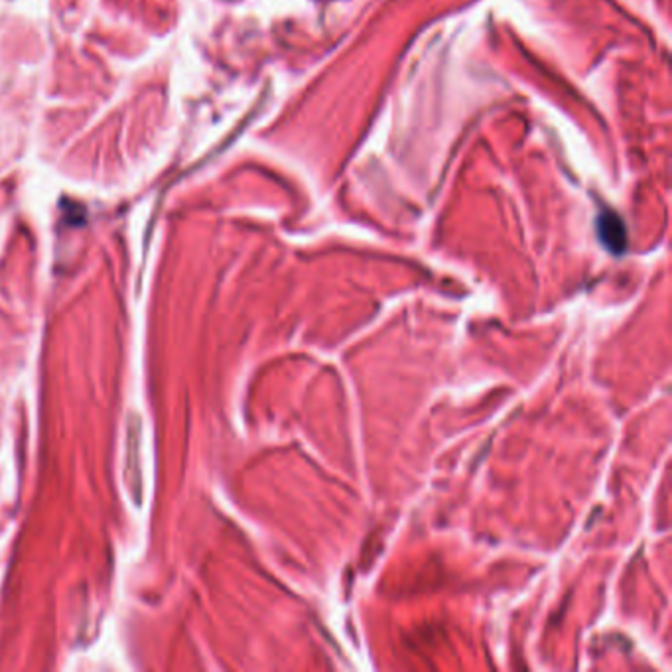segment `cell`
Segmentation results:
<instances>
[{
    "label": "cell",
    "instance_id": "1",
    "mask_svg": "<svg viewBox=\"0 0 672 672\" xmlns=\"http://www.w3.org/2000/svg\"><path fill=\"white\" fill-rule=\"evenodd\" d=\"M598 237L613 255H623L627 249V227L615 211H604L598 217Z\"/></svg>",
    "mask_w": 672,
    "mask_h": 672
}]
</instances>
